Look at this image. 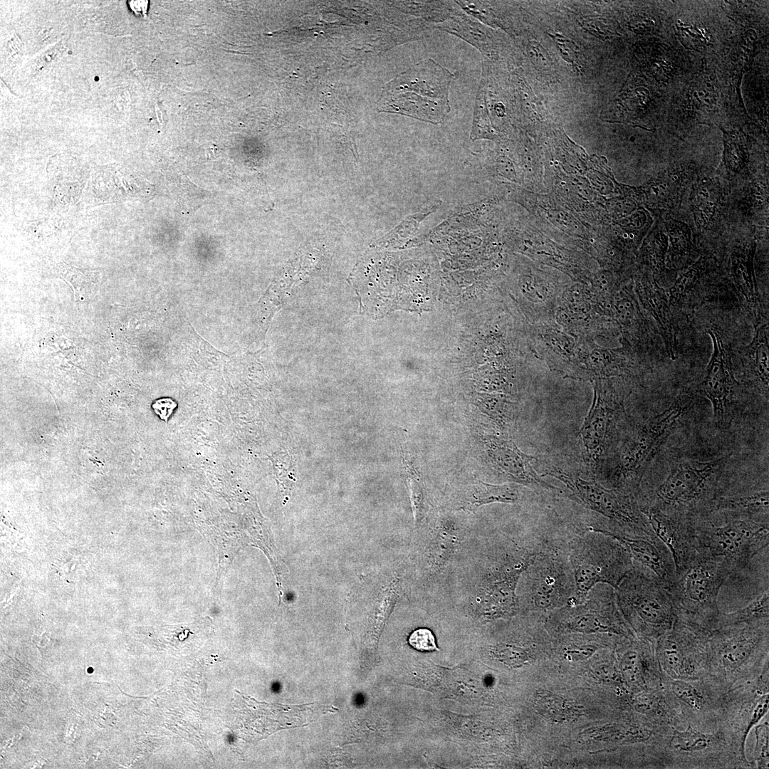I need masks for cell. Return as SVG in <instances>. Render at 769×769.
<instances>
[{
	"label": "cell",
	"instance_id": "cell-28",
	"mask_svg": "<svg viewBox=\"0 0 769 769\" xmlns=\"http://www.w3.org/2000/svg\"><path fill=\"white\" fill-rule=\"evenodd\" d=\"M696 274L697 268L694 267L689 269L678 278L669 290L671 301H679L686 295L693 286Z\"/></svg>",
	"mask_w": 769,
	"mask_h": 769
},
{
	"label": "cell",
	"instance_id": "cell-27",
	"mask_svg": "<svg viewBox=\"0 0 769 769\" xmlns=\"http://www.w3.org/2000/svg\"><path fill=\"white\" fill-rule=\"evenodd\" d=\"M408 471L410 500L415 524L419 525L425 511L424 493L419 477L411 464L408 466Z\"/></svg>",
	"mask_w": 769,
	"mask_h": 769
},
{
	"label": "cell",
	"instance_id": "cell-30",
	"mask_svg": "<svg viewBox=\"0 0 769 769\" xmlns=\"http://www.w3.org/2000/svg\"><path fill=\"white\" fill-rule=\"evenodd\" d=\"M177 406V402L172 398L164 397L155 400L152 404V408L160 419L167 422Z\"/></svg>",
	"mask_w": 769,
	"mask_h": 769
},
{
	"label": "cell",
	"instance_id": "cell-2",
	"mask_svg": "<svg viewBox=\"0 0 769 769\" xmlns=\"http://www.w3.org/2000/svg\"><path fill=\"white\" fill-rule=\"evenodd\" d=\"M769 622L738 624L711 632L707 678L726 693L768 666Z\"/></svg>",
	"mask_w": 769,
	"mask_h": 769
},
{
	"label": "cell",
	"instance_id": "cell-29",
	"mask_svg": "<svg viewBox=\"0 0 769 769\" xmlns=\"http://www.w3.org/2000/svg\"><path fill=\"white\" fill-rule=\"evenodd\" d=\"M409 643L419 651L432 652L437 649L434 636L425 628L414 630L409 637Z\"/></svg>",
	"mask_w": 769,
	"mask_h": 769
},
{
	"label": "cell",
	"instance_id": "cell-14",
	"mask_svg": "<svg viewBox=\"0 0 769 769\" xmlns=\"http://www.w3.org/2000/svg\"><path fill=\"white\" fill-rule=\"evenodd\" d=\"M563 610L560 624L565 630L627 639L632 637L619 612L614 588L609 585H596L582 603Z\"/></svg>",
	"mask_w": 769,
	"mask_h": 769
},
{
	"label": "cell",
	"instance_id": "cell-12",
	"mask_svg": "<svg viewBox=\"0 0 769 769\" xmlns=\"http://www.w3.org/2000/svg\"><path fill=\"white\" fill-rule=\"evenodd\" d=\"M711 632L676 617L671 628L654 643L663 674L670 679L686 681L707 678Z\"/></svg>",
	"mask_w": 769,
	"mask_h": 769
},
{
	"label": "cell",
	"instance_id": "cell-21",
	"mask_svg": "<svg viewBox=\"0 0 769 769\" xmlns=\"http://www.w3.org/2000/svg\"><path fill=\"white\" fill-rule=\"evenodd\" d=\"M746 368L749 377L768 399L769 384L768 325L755 331L751 343L745 350Z\"/></svg>",
	"mask_w": 769,
	"mask_h": 769
},
{
	"label": "cell",
	"instance_id": "cell-8",
	"mask_svg": "<svg viewBox=\"0 0 769 769\" xmlns=\"http://www.w3.org/2000/svg\"><path fill=\"white\" fill-rule=\"evenodd\" d=\"M569 560L576 586V605L582 603L597 584L615 589L634 567L631 555L622 543L595 530L584 532L570 541Z\"/></svg>",
	"mask_w": 769,
	"mask_h": 769
},
{
	"label": "cell",
	"instance_id": "cell-11",
	"mask_svg": "<svg viewBox=\"0 0 769 769\" xmlns=\"http://www.w3.org/2000/svg\"><path fill=\"white\" fill-rule=\"evenodd\" d=\"M686 408V404L674 402L637 427L618 451L612 488L637 495L649 465L679 424Z\"/></svg>",
	"mask_w": 769,
	"mask_h": 769
},
{
	"label": "cell",
	"instance_id": "cell-23",
	"mask_svg": "<svg viewBox=\"0 0 769 769\" xmlns=\"http://www.w3.org/2000/svg\"><path fill=\"white\" fill-rule=\"evenodd\" d=\"M518 499V489L512 485H493L479 481L464 493L460 503L461 508L473 511L482 505L516 503Z\"/></svg>",
	"mask_w": 769,
	"mask_h": 769
},
{
	"label": "cell",
	"instance_id": "cell-26",
	"mask_svg": "<svg viewBox=\"0 0 769 769\" xmlns=\"http://www.w3.org/2000/svg\"><path fill=\"white\" fill-rule=\"evenodd\" d=\"M755 727V744L752 759L749 760L751 768H768L769 763V724L768 718Z\"/></svg>",
	"mask_w": 769,
	"mask_h": 769
},
{
	"label": "cell",
	"instance_id": "cell-17",
	"mask_svg": "<svg viewBox=\"0 0 769 769\" xmlns=\"http://www.w3.org/2000/svg\"><path fill=\"white\" fill-rule=\"evenodd\" d=\"M664 686L679 706L686 724H708L719 720V708L725 693L708 679L686 681L670 679L664 674Z\"/></svg>",
	"mask_w": 769,
	"mask_h": 769
},
{
	"label": "cell",
	"instance_id": "cell-6",
	"mask_svg": "<svg viewBox=\"0 0 769 769\" xmlns=\"http://www.w3.org/2000/svg\"><path fill=\"white\" fill-rule=\"evenodd\" d=\"M660 768H744L719 720L711 724L688 722L671 726L657 749Z\"/></svg>",
	"mask_w": 769,
	"mask_h": 769
},
{
	"label": "cell",
	"instance_id": "cell-3",
	"mask_svg": "<svg viewBox=\"0 0 769 769\" xmlns=\"http://www.w3.org/2000/svg\"><path fill=\"white\" fill-rule=\"evenodd\" d=\"M454 78L448 69L426 58L385 85L378 101L379 110L441 123L451 110L449 90Z\"/></svg>",
	"mask_w": 769,
	"mask_h": 769
},
{
	"label": "cell",
	"instance_id": "cell-22",
	"mask_svg": "<svg viewBox=\"0 0 769 769\" xmlns=\"http://www.w3.org/2000/svg\"><path fill=\"white\" fill-rule=\"evenodd\" d=\"M644 302L656 321L664 338L666 351L671 359L676 358V335L671 323L666 295L662 288L653 284L644 291Z\"/></svg>",
	"mask_w": 769,
	"mask_h": 769
},
{
	"label": "cell",
	"instance_id": "cell-9",
	"mask_svg": "<svg viewBox=\"0 0 769 769\" xmlns=\"http://www.w3.org/2000/svg\"><path fill=\"white\" fill-rule=\"evenodd\" d=\"M698 552L721 560L729 579H739L754 558L769 544V525L752 520H733L716 525L708 518L696 523Z\"/></svg>",
	"mask_w": 769,
	"mask_h": 769
},
{
	"label": "cell",
	"instance_id": "cell-15",
	"mask_svg": "<svg viewBox=\"0 0 769 769\" xmlns=\"http://www.w3.org/2000/svg\"><path fill=\"white\" fill-rule=\"evenodd\" d=\"M708 333L712 338L713 351L705 376L698 387L711 403L716 426L727 429L734 418V396L738 383L719 335L713 330H709Z\"/></svg>",
	"mask_w": 769,
	"mask_h": 769
},
{
	"label": "cell",
	"instance_id": "cell-13",
	"mask_svg": "<svg viewBox=\"0 0 769 769\" xmlns=\"http://www.w3.org/2000/svg\"><path fill=\"white\" fill-rule=\"evenodd\" d=\"M768 671L766 666L758 677L731 688L722 697L719 719L744 768H751L746 753L748 735L768 712Z\"/></svg>",
	"mask_w": 769,
	"mask_h": 769
},
{
	"label": "cell",
	"instance_id": "cell-20",
	"mask_svg": "<svg viewBox=\"0 0 769 769\" xmlns=\"http://www.w3.org/2000/svg\"><path fill=\"white\" fill-rule=\"evenodd\" d=\"M769 492L768 489L733 493H718L712 504L711 514L723 513L727 521L752 520L768 523Z\"/></svg>",
	"mask_w": 769,
	"mask_h": 769
},
{
	"label": "cell",
	"instance_id": "cell-19",
	"mask_svg": "<svg viewBox=\"0 0 769 769\" xmlns=\"http://www.w3.org/2000/svg\"><path fill=\"white\" fill-rule=\"evenodd\" d=\"M628 550L633 562L649 570L668 589L675 579L671 552L656 536L618 539Z\"/></svg>",
	"mask_w": 769,
	"mask_h": 769
},
{
	"label": "cell",
	"instance_id": "cell-5",
	"mask_svg": "<svg viewBox=\"0 0 769 769\" xmlns=\"http://www.w3.org/2000/svg\"><path fill=\"white\" fill-rule=\"evenodd\" d=\"M729 579L724 563L698 552L683 569L676 572L668 587L676 617L708 631L714 630L721 614L718 605L721 587Z\"/></svg>",
	"mask_w": 769,
	"mask_h": 769
},
{
	"label": "cell",
	"instance_id": "cell-18",
	"mask_svg": "<svg viewBox=\"0 0 769 769\" xmlns=\"http://www.w3.org/2000/svg\"><path fill=\"white\" fill-rule=\"evenodd\" d=\"M641 510L655 535L671 552L675 572L689 564L698 553L696 523L699 519L666 513L653 507Z\"/></svg>",
	"mask_w": 769,
	"mask_h": 769
},
{
	"label": "cell",
	"instance_id": "cell-4",
	"mask_svg": "<svg viewBox=\"0 0 769 769\" xmlns=\"http://www.w3.org/2000/svg\"><path fill=\"white\" fill-rule=\"evenodd\" d=\"M729 457L676 463L652 496L637 499L640 508L653 507L669 514L708 518Z\"/></svg>",
	"mask_w": 769,
	"mask_h": 769
},
{
	"label": "cell",
	"instance_id": "cell-16",
	"mask_svg": "<svg viewBox=\"0 0 769 769\" xmlns=\"http://www.w3.org/2000/svg\"><path fill=\"white\" fill-rule=\"evenodd\" d=\"M622 416L624 409L622 402L595 393L593 404L580 431L585 458L592 468L599 464L609 451Z\"/></svg>",
	"mask_w": 769,
	"mask_h": 769
},
{
	"label": "cell",
	"instance_id": "cell-10",
	"mask_svg": "<svg viewBox=\"0 0 769 769\" xmlns=\"http://www.w3.org/2000/svg\"><path fill=\"white\" fill-rule=\"evenodd\" d=\"M569 545L555 546L540 553L523 572L517 595L525 607L544 612L576 605Z\"/></svg>",
	"mask_w": 769,
	"mask_h": 769
},
{
	"label": "cell",
	"instance_id": "cell-24",
	"mask_svg": "<svg viewBox=\"0 0 769 769\" xmlns=\"http://www.w3.org/2000/svg\"><path fill=\"white\" fill-rule=\"evenodd\" d=\"M767 589L748 605L730 613H721L716 629L738 624L769 622V594Z\"/></svg>",
	"mask_w": 769,
	"mask_h": 769
},
{
	"label": "cell",
	"instance_id": "cell-7",
	"mask_svg": "<svg viewBox=\"0 0 769 769\" xmlns=\"http://www.w3.org/2000/svg\"><path fill=\"white\" fill-rule=\"evenodd\" d=\"M614 592L619 610L641 639L654 644L673 626L676 614L669 590L643 566L634 563Z\"/></svg>",
	"mask_w": 769,
	"mask_h": 769
},
{
	"label": "cell",
	"instance_id": "cell-1",
	"mask_svg": "<svg viewBox=\"0 0 769 769\" xmlns=\"http://www.w3.org/2000/svg\"><path fill=\"white\" fill-rule=\"evenodd\" d=\"M533 465L538 474L554 477L565 486V497L605 518L610 525L612 536L619 539L656 535L634 494L606 488L592 475L586 478L565 462L550 456L535 457Z\"/></svg>",
	"mask_w": 769,
	"mask_h": 769
},
{
	"label": "cell",
	"instance_id": "cell-25",
	"mask_svg": "<svg viewBox=\"0 0 769 769\" xmlns=\"http://www.w3.org/2000/svg\"><path fill=\"white\" fill-rule=\"evenodd\" d=\"M738 260L735 271L737 289L748 303L755 305L758 294L750 258H746V261Z\"/></svg>",
	"mask_w": 769,
	"mask_h": 769
}]
</instances>
